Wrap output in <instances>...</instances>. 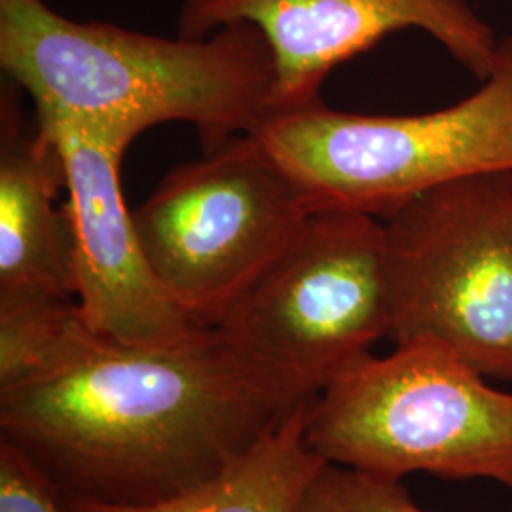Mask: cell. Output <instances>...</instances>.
Instances as JSON below:
<instances>
[{
    "label": "cell",
    "instance_id": "cell-1",
    "mask_svg": "<svg viewBox=\"0 0 512 512\" xmlns=\"http://www.w3.org/2000/svg\"><path fill=\"white\" fill-rule=\"evenodd\" d=\"M313 397L217 327L139 346L84 325L48 372L0 391V431L59 499L139 507L215 480Z\"/></svg>",
    "mask_w": 512,
    "mask_h": 512
},
{
    "label": "cell",
    "instance_id": "cell-2",
    "mask_svg": "<svg viewBox=\"0 0 512 512\" xmlns=\"http://www.w3.org/2000/svg\"><path fill=\"white\" fill-rule=\"evenodd\" d=\"M0 67L35 112L124 150L156 124L186 122L205 152L272 114L274 57L249 23L154 37L65 18L44 0H0Z\"/></svg>",
    "mask_w": 512,
    "mask_h": 512
},
{
    "label": "cell",
    "instance_id": "cell-3",
    "mask_svg": "<svg viewBox=\"0 0 512 512\" xmlns=\"http://www.w3.org/2000/svg\"><path fill=\"white\" fill-rule=\"evenodd\" d=\"M480 82L456 105L423 114H361L317 99L272 112L255 135L315 211L387 219L442 184L512 171V35Z\"/></svg>",
    "mask_w": 512,
    "mask_h": 512
},
{
    "label": "cell",
    "instance_id": "cell-4",
    "mask_svg": "<svg viewBox=\"0 0 512 512\" xmlns=\"http://www.w3.org/2000/svg\"><path fill=\"white\" fill-rule=\"evenodd\" d=\"M484 378L439 344L370 353L317 395L308 446L385 478H488L512 492V395Z\"/></svg>",
    "mask_w": 512,
    "mask_h": 512
},
{
    "label": "cell",
    "instance_id": "cell-5",
    "mask_svg": "<svg viewBox=\"0 0 512 512\" xmlns=\"http://www.w3.org/2000/svg\"><path fill=\"white\" fill-rule=\"evenodd\" d=\"M397 346L512 382V171L442 184L384 219Z\"/></svg>",
    "mask_w": 512,
    "mask_h": 512
},
{
    "label": "cell",
    "instance_id": "cell-6",
    "mask_svg": "<svg viewBox=\"0 0 512 512\" xmlns=\"http://www.w3.org/2000/svg\"><path fill=\"white\" fill-rule=\"evenodd\" d=\"M313 211L293 175L245 133L169 171L133 220L165 291L217 327Z\"/></svg>",
    "mask_w": 512,
    "mask_h": 512
},
{
    "label": "cell",
    "instance_id": "cell-7",
    "mask_svg": "<svg viewBox=\"0 0 512 512\" xmlns=\"http://www.w3.org/2000/svg\"><path fill=\"white\" fill-rule=\"evenodd\" d=\"M385 224L313 211L296 238L222 315V330L256 363L319 395L391 334Z\"/></svg>",
    "mask_w": 512,
    "mask_h": 512
},
{
    "label": "cell",
    "instance_id": "cell-8",
    "mask_svg": "<svg viewBox=\"0 0 512 512\" xmlns=\"http://www.w3.org/2000/svg\"><path fill=\"white\" fill-rule=\"evenodd\" d=\"M234 23L256 27L272 52V112L317 101L340 63L403 29L435 38L480 80L499 44L467 0H184L179 35L205 37Z\"/></svg>",
    "mask_w": 512,
    "mask_h": 512
},
{
    "label": "cell",
    "instance_id": "cell-9",
    "mask_svg": "<svg viewBox=\"0 0 512 512\" xmlns=\"http://www.w3.org/2000/svg\"><path fill=\"white\" fill-rule=\"evenodd\" d=\"M65 165L74 298L88 327L110 340L162 346L207 329L154 274L122 194L124 148L54 116L38 114Z\"/></svg>",
    "mask_w": 512,
    "mask_h": 512
},
{
    "label": "cell",
    "instance_id": "cell-10",
    "mask_svg": "<svg viewBox=\"0 0 512 512\" xmlns=\"http://www.w3.org/2000/svg\"><path fill=\"white\" fill-rule=\"evenodd\" d=\"M65 165L52 135L0 101V300L74 298L63 205ZM76 300V298H74Z\"/></svg>",
    "mask_w": 512,
    "mask_h": 512
},
{
    "label": "cell",
    "instance_id": "cell-11",
    "mask_svg": "<svg viewBox=\"0 0 512 512\" xmlns=\"http://www.w3.org/2000/svg\"><path fill=\"white\" fill-rule=\"evenodd\" d=\"M315 399L298 406L222 475L188 494L139 507L63 499L61 503L67 512H296L304 490L327 463L306 440Z\"/></svg>",
    "mask_w": 512,
    "mask_h": 512
},
{
    "label": "cell",
    "instance_id": "cell-12",
    "mask_svg": "<svg viewBox=\"0 0 512 512\" xmlns=\"http://www.w3.org/2000/svg\"><path fill=\"white\" fill-rule=\"evenodd\" d=\"M84 325L74 298L0 300V391L48 372Z\"/></svg>",
    "mask_w": 512,
    "mask_h": 512
},
{
    "label": "cell",
    "instance_id": "cell-13",
    "mask_svg": "<svg viewBox=\"0 0 512 512\" xmlns=\"http://www.w3.org/2000/svg\"><path fill=\"white\" fill-rule=\"evenodd\" d=\"M296 512H425L395 478L325 463L300 497Z\"/></svg>",
    "mask_w": 512,
    "mask_h": 512
},
{
    "label": "cell",
    "instance_id": "cell-14",
    "mask_svg": "<svg viewBox=\"0 0 512 512\" xmlns=\"http://www.w3.org/2000/svg\"><path fill=\"white\" fill-rule=\"evenodd\" d=\"M0 512H67L59 495L18 448L0 439Z\"/></svg>",
    "mask_w": 512,
    "mask_h": 512
}]
</instances>
